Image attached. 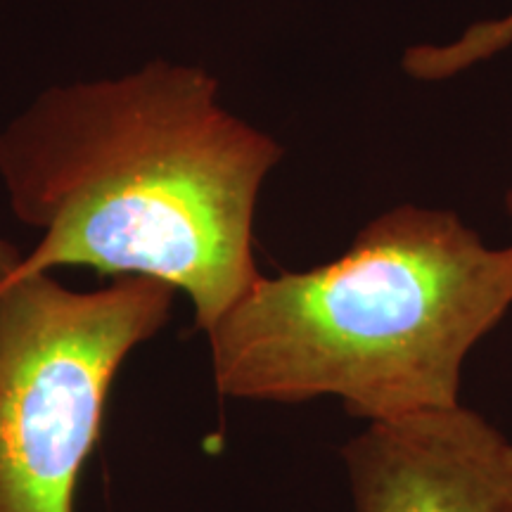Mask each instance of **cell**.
Returning a JSON list of instances; mask_svg holds the SVG:
<instances>
[{"label": "cell", "instance_id": "obj_1", "mask_svg": "<svg viewBox=\"0 0 512 512\" xmlns=\"http://www.w3.org/2000/svg\"><path fill=\"white\" fill-rule=\"evenodd\" d=\"M283 145L228 112L192 64L41 93L0 131V181L41 230L19 273L91 268L183 292L207 332L259 278L254 214Z\"/></svg>", "mask_w": 512, "mask_h": 512}, {"label": "cell", "instance_id": "obj_6", "mask_svg": "<svg viewBox=\"0 0 512 512\" xmlns=\"http://www.w3.org/2000/svg\"><path fill=\"white\" fill-rule=\"evenodd\" d=\"M505 211H508V219H510V226H512V181L508 185V190H505Z\"/></svg>", "mask_w": 512, "mask_h": 512}, {"label": "cell", "instance_id": "obj_5", "mask_svg": "<svg viewBox=\"0 0 512 512\" xmlns=\"http://www.w3.org/2000/svg\"><path fill=\"white\" fill-rule=\"evenodd\" d=\"M512 46V10L508 15L479 19L463 34L444 43H420L401 57V69L422 83L448 81Z\"/></svg>", "mask_w": 512, "mask_h": 512}, {"label": "cell", "instance_id": "obj_3", "mask_svg": "<svg viewBox=\"0 0 512 512\" xmlns=\"http://www.w3.org/2000/svg\"><path fill=\"white\" fill-rule=\"evenodd\" d=\"M15 256L0 240V512H74L114 377L178 292L140 275L76 292Z\"/></svg>", "mask_w": 512, "mask_h": 512}, {"label": "cell", "instance_id": "obj_2", "mask_svg": "<svg viewBox=\"0 0 512 512\" xmlns=\"http://www.w3.org/2000/svg\"><path fill=\"white\" fill-rule=\"evenodd\" d=\"M512 309V245L456 211L399 204L339 259L259 275L207 330L221 396H332L366 422L460 403L465 358Z\"/></svg>", "mask_w": 512, "mask_h": 512}, {"label": "cell", "instance_id": "obj_4", "mask_svg": "<svg viewBox=\"0 0 512 512\" xmlns=\"http://www.w3.org/2000/svg\"><path fill=\"white\" fill-rule=\"evenodd\" d=\"M342 460L354 512H512V441L463 403L368 422Z\"/></svg>", "mask_w": 512, "mask_h": 512}]
</instances>
